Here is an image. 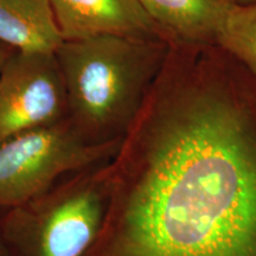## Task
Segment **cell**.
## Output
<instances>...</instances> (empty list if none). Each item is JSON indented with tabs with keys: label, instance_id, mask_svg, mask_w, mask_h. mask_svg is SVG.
I'll return each instance as SVG.
<instances>
[{
	"label": "cell",
	"instance_id": "ba28073f",
	"mask_svg": "<svg viewBox=\"0 0 256 256\" xmlns=\"http://www.w3.org/2000/svg\"><path fill=\"white\" fill-rule=\"evenodd\" d=\"M64 42L49 0H0V43L20 52L55 54Z\"/></svg>",
	"mask_w": 256,
	"mask_h": 256
},
{
	"label": "cell",
	"instance_id": "8992f818",
	"mask_svg": "<svg viewBox=\"0 0 256 256\" xmlns=\"http://www.w3.org/2000/svg\"><path fill=\"white\" fill-rule=\"evenodd\" d=\"M64 40L116 34L168 40L138 0H49ZM170 43V42H168Z\"/></svg>",
	"mask_w": 256,
	"mask_h": 256
},
{
	"label": "cell",
	"instance_id": "30bf717a",
	"mask_svg": "<svg viewBox=\"0 0 256 256\" xmlns=\"http://www.w3.org/2000/svg\"><path fill=\"white\" fill-rule=\"evenodd\" d=\"M14 50H12L11 48L4 46V44L0 43V70H2V66H4L6 60L10 56H11V54L14 52Z\"/></svg>",
	"mask_w": 256,
	"mask_h": 256
},
{
	"label": "cell",
	"instance_id": "3957f363",
	"mask_svg": "<svg viewBox=\"0 0 256 256\" xmlns=\"http://www.w3.org/2000/svg\"><path fill=\"white\" fill-rule=\"evenodd\" d=\"M110 160L70 174L26 203L0 212L14 256L87 255L107 211Z\"/></svg>",
	"mask_w": 256,
	"mask_h": 256
},
{
	"label": "cell",
	"instance_id": "8fae6325",
	"mask_svg": "<svg viewBox=\"0 0 256 256\" xmlns=\"http://www.w3.org/2000/svg\"><path fill=\"white\" fill-rule=\"evenodd\" d=\"M0 256H14L11 249L8 248V243L5 241L4 235H2V226H0Z\"/></svg>",
	"mask_w": 256,
	"mask_h": 256
},
{
	"label": "cell",
	"instance_id": "5b68a950",
	"mask_svg": "<svg viewBox=\"0 0 256 256\" xmlns=\"http://www.w3.org/2000/svg\"><path fill=\"white\" fill-rule=\"evenodd\" d=\"M66 112L55 54L14 51L0 70V145L66 119Z\"/></svg>",
	"mask_w": 256,
	"mask_h": 256
},
{
	"label": "cell",
	"instance_id": "7a4b0ae2",
	"mask_svg": "<svg viewBox=\"0 0 256 256\" xmlns=\"http://www.w3.org/2000/svg\"><path fill=\"white\" fill-rule=\"evenodd\" d=\"M164 40L102 34L64 40L55 52L66 119L92 145L121 142L164 66Z\"/></svg>",
	"mask_w": 256,
	"mask_h": 256
},
{
	"label": "cell",
	"instance_id": "277c9868",
	"mask_svg": "<svg viewBox=\"0 0 256 256\" xmlns=\"http://www.w3.org/2000/svg\"><path fill=\"white\" fill-rule=\"evenodd\" d=\"M120 142L92 145L68 119L0 145V212L26 203L60 179L110 160Z\"/></svg>",
	"mask_w": 256,
	"mask_h": 256
},
{
	"label": "cell",
	"instance_id": "52a82bcc",
	"mask_svg": "<svg viewBox=\"0 0 256 256\" xmlns=\"http://www.w3.org/2000/svg\"><path fill=\"white\" fill-rule=\"evenodd\" d=\"M171 43L215 44L235 0H138Z\"/></svg>",
	"mask_w": 256,
	"mask_h": 256
},
{
	"label": "cell",
	"instance_id": "7c38bea8",
	"mask_svg": "<svg viewBox=\"0 0 256 256\" xmlns=\"http://www.w3.org/2000/svg\"><path fill=\"white\" fill-rule=\"evenodd\" d=\"M235 2H238V4L246 5V4H254V2H256V0H235Z\"/></svg>",
	"mask_w": 256,
	"mask_h": 256
},
{
	"label": "cell",
	"instance_id": "6da1fadb",
	"mask_svg": "<svg viewBox=\"0 0 256 256\" xmlns=\"http://www.w3.org/2000/svg\"><path fill=\"white\" fill-rule=\"evenodd\" d=\"M107 174L86 256H256V76L216 44L171 43Z\"/></svg>",
	"mask_w": 256,
	"mask_h": 256
},
{
	"label": "cell",
	"instance_id": "9c48e42d",
	"mask_svg": "<svg viewBox=\"0 0 256 256\" xmlns=\"http://www.w3.org/2000/svg\"><path fill=\"white\" fill-rule=\"evenodd\" d=\"M215 44L256 76V2H232L220 25Z\"/></svg>",
	"mask_w": 256,
	"mask_h": 256
}]
</instances>
